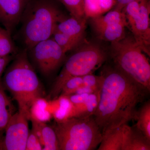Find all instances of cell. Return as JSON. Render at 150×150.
Here are the masks:
<instances>
[{
  "mask_svg": "<svg viewBox=\"0 0 150 150\" xmlns=\"http://www.w3.org/2000/svg\"><path fill=\"white\" fill-rule=\"evenodd\" d=\"M29 117L21 109L14 113L6 127L5 135L0 139V150H25Z\"/></svg>",
  "mask_w": 150,
  "mask_h": 150,
  "instance_id": "9",
  "label": "cell"
},
{
  "mask_svg": "<svg viewBox=\"0 0 150 150\" xmlns=\"http://www.w3.org/2000/svg\"><path fill=\"white\" fill-rule=\"evenodd\" d=\"M79 48L65 61L64 65L52 86L50 96L58 97L62 87L70 78L83 76L93 73L107 60L108 55L104 48L97 43L88 42Z\"/></svg>",
  "mask_w": 150,
  "mask_h": 150,
  "instance_id": "6",
  "label": "cell"
},
{
  "mask_svg": "<svg viewBox=\"0 0 150 150\" xmlns=\"http://www.w3.org/2000/svg\"><path fill=\"white\" fill-rule=\"evenodd\" d=\"M51 38L65 53L74 50L81 44L68 35L56 30H54Z\"/></svg>",
  "mask_w": 150,
  "mask_h": 150,
  "instance_id": "24",
  "label": "cell"
},
{
  "mask_svg": "<svg viewBox=\"0 0 150 150\" xmlns=\"http://www.w3.org/2000/svg\"><path fill=\"white\" fill-rule=\"evenodd\" d=\"M41 137L43 150H59V142L56 132L53 128L43 123L41 127Z\"/></svg>",
  "mask_w": 150,
  "mask_h": 150,
  "instance_id": "22",
  "label": "cell"
},
{
  "mask_svg": "<svg viewBox=\"0 0 150 150\" xmlns=\"http://www.w3.org/2000/svg\"><path fill=\"white\" fill-rule=\"evenodd\" d=\"M5 91L0 80V139L4 134L10 119L15 112V108Z\"/></svg>",
  "mask_w": 150,
  "mask_h": 150,
  "instance_id": "15",
  "label": "cell"
},
{
  "mask_svg": "<svg viewBox=\"0 0 150 150\" xmlns=\"http://www.w3.org/2000/svg\"><path fill=\"white\" fill-rule=\"evenodd\" d=\"M52 117L56 123H61L71 117L73 105L68 96H59L49 101Z\"/></svg>",
  "mask_w": 150,
  "mask_h": 150,
  "instance_id": "13",
  "label": "cell"
},
{
  "mask_svg": "<svg viewBox=\"0 0 150 150\" xmlns=\"http://www.w3.org/2000/svg\"><path fill=\"white\" fill-rule=\"evenodd\" d=\"M137 122L135 126L150 141V102L144 103L138 110Z\"/></svg>",
  "mask_w": 150,
  "mask_h": 150,
  "instance_id": "21",
  "label": "cell"
},
{
  "mask_svg": "<svg viewBox=\"0 0 150 150\" xmlns=\"http://www.w3.org/2000/svg\"><path fill=\"white\" fill-rule=\"evenodd\" d=\"M28 0H0V22L11 34L21 21Z\"/></svg>",
  "mask_w": 150,
  "mask_h": 150,
  "instance_id": "10",
  "label": "cell"
},
{
  "mask_svg": "<svg viewBox=\"0 0 150 150\" xmlns=\"http://www.w3.org/2000/svg\"><path fill=\"white\" fill-rule=\"evenodd\" d=\"M43 149V146L37 136L32 131L29 132L25 150H41Z\"/></svg>",
  "mask_w": 150,
  "mask_h": 150,
  "instance_id": "28",
  "label": "cell"
},
{
  "mask_svg": "<svg viewBox=\"0 0 150 150\" xmlns=\"http://www.w3.org/2000/svg\"><path fill=\"white\" fill-rule=\"evenodd\" d=\"M127 23H118L98 30L94 31L99 39L110 43L121 40L126 35L125 28Z\"/></svg>",
  "mask_w": 150,
  "mask_h": 150,
  "instance_id": "20",
  "label": "cell"
},
{
  "mask_svg": "<svg viewBox=\"0 0 150 150\" xmlns=\"http://www.w3.org/2000/svg\"><path fill=\"white\" fill-rule=\"evenodd\" d=\"M15 51L11 34L5 28L0 27V57L9 56Z\"/></svg>",
  "mask_w": 150,
  "mask_h": 150,
  "instance_id": "23",
  "label": "cell"
},
{
  "mask_svg": "<svg viewBox=\"0 0 150 150\" xmlns=\"http://www.w3.org/2000/svg\"><path fill=\"white\" fill-rule=\"evenodd\" d=\"M86 20V18L78 19L71 16L70 18L64 16L57 23L55 30L81 44L85 36Z\"/></svg>",
  "mask_w": 150,
  "mask_h": 150,
  "instance_id": "11",
  "label": "cell"
},
{
  "mask_svg": "<svg viewBox=\"0 0 150 150\" xmlns=\"http://www.w3.org/2000/svg\"><path fill=\"white\" fill-rule=\"evenodd\" d=\"M135 0H116V4L113 9L122 11L127 4Z\"/></svg>",
  "mask_w": 150,
  "mask_h": 150,
  "instance_id": "31",
  "label": "cell"
},
{
  "mask_svg": "<svg viewBox=\"0 0 150 150\" xmlns=\"http://www.w3.org/2000/svg\"><path fill=\"white\" fill-rule=\"evenodd\" d=\"M12 59L11 55L4 57H0V80L1 79L2 75L6 67L12 60Z\"/></svg>",
  "mask_w": 150,
  "mask_h": 150,
  "instance_id": "30",
  "label": "cell"
},
{
  "mask_svg": "<svg viewBox=\"0 0 150 150\" xmlns=\"http://www.w3.org/2000/svg\"><path fill=\"white\" fill-rule=\"evenodd\" d=\"M27 52L33 64L45 76L55 72L66 60V53L51 38L37 43Z\"/></svg>",
  "mask_w": 150,
  "mask_h": 150,
  "instance_id": "8",
  "label": "cell"
},
{
  "mask_svg": "<svg viewBox=\"0 0 150 150\" xmlns=\"http://www.w3.org/2000/svg\"><path fill=\"white\" fill-rule=\"evenodd\" d=\"M122 11L134 39L150 56V0H135L127 4Z\"/></svg>",
  "mask_w": 150,
  "mask_h": 150,
  "instance_id": "7",
  "label": "cell"
},
{
  "mask_svg": "<svg viewBox=\"0 0 150 150\" xmlns=\"http://www.w3.org/2000/svg\"><path fill=\"white\" fill-rule=\"evenodd\" d=\"M29 113V117L43 123L49 122L53 118L49 101L43 97L38 98L34 100L30 108Z\"/></svg>",
  "mask_w": 150,
  "mask_h": 150,
  "instance_id": "18",
  "label": "cell"
},
{
  "mask_svg": "<svg viewBox=\"0 0 150 150\" xmlns=\"http://www.w3.org/2000/svg\"><path fill=\"white\" fill-rule=\"evenodd\" d=\"M95 93L91 89L85 86H82L77 90L74 94H90Z\"/></svg>",
  "mask_w": 150,
  "mask_h": 150,
  "instance_id": "32",
  "label": "cell"
},
{
  "mask_svg": "<svg viewBox=\"0 0 150 150\" xmlns=\"http://www.w3.org/2000/svg\"><path fill=\"white\" fill-rule=\"evenodd\" d=\"M62 3L71 16L78 19L86 18L83 9V0H59Z\"/></svg>",
  "mask_w": 150,
  "mask_h": 150,
  "instance_id": "25",
  "label": "cell"
},
{
  "mask_svg": "<svg viewBox=\"0 0 150 150\" xmlns=\"http://www.w3.org/2000/svg\"><path fill=\"white\" fill-rule=\"evenodd\" d=\"M133 35L111 43L110 55L115 68L150 91V65Z\"/></svg>",
  "mask_w": 150,
  "mask_h": 150,
  "instance_id": "4",
  "label": "cell"
},
{
  "mask_svg": "<svg viewBox=\"0 0 150 150\" xmlns=\"http://www.w3.org/2000/svg\"><path fill=\"white\" fill-rule=\"evenodd\" d=\"M64 16L52 0H28L21 20L25 49L51 38Z\"/></svg>",
  "mask_w": 150,
  "mask_h": 150,
  "instance_id": "3",
  "label": "cell"
},
{
  "mask_svg": "<svg viewBox=\"0 0 150 150\" xmlns=\"http://www.w3.org/2000/svg\"><path fill=\"white\" fill-rule=\"evenodd\" d=\"M102 75L96 76L93 73L83 76V86L91 89L95 93L100 92L103 83Z\"/></svg>",
  "mask_w": 150,
  "mask_h": 150,
  "instance_id": "27",
  "label": "cell"
},
{
  "mask_svg": "<svg viewBox=\"0 0 150 150\" xmlns=\"http://www.w3.org/2000/svg\"><path fill=\"white\" fill-rule=\"evenodd\" d=\"M90 94H73L71 95L68 96L70 101L72 103L74 106L81 104L85 102Z\"/></svg>",
  "mask_w": 150,
  "mask_h": 150,
  "instance_id": "29",
  "label": "cell"
},
{
  "mask_svg": "<svg viewBox=\"0 0 150 150\" xmlns=\"http://www.w3.org/2000/svg\"><path fill=\"white\" fill-rule=\"evenodd\" d=\"M82 85L83 76L73 77L70 78L62 87L59 96H68L74 94L77 90Z\"/></svg>",
  "mask_w": 150,
  "mask_h": 150,
  "instance_id": "26",
  "label": "cell"
},
{
  "mask_svg": "<svg viewBox=\"0 0 150 150\" xmlns=\"http://www.w3.org/2000/svg\"><path fill=\"white\" fill-rule=\"evenodd\" d=\"M100 75L103 83L93 117L103 133L137 119V105L150 92L113 66L104 67Z\"/></svg>",
  "mask_w": 150,
  "mask_h": 150,
  "instance_id": "1",
  "label": "cell"
},
{
  "mask_svg": "<svg viewBox=\"0 0 150 150\" xmlns=\"http://www.w3.org/2000/svg\"><path fill=\"white\" fill-rule=\"evenodd\" d=\"M90 21L94 31L112 25L127 23L126 17L123 12L115 9L108 12L106 14L90 18Z\"/></svg>",
  "mask_w": 150,
  "mask_h": 150,
  "instance_id": "16",
  "label": "cell"
},
{
  "mask_svg": "<svg viewBox=\"0 0 150 150\" xmlns=\"http://www.w3.org/2000/svg\"><path fill=\"white\" fill-rule=\"evenodd\" d=\"M54 131L59 150H93L101 142L102 133L93 116L71 117L56 123Z\"/></svg>",
  "mask_w": 150,
  "mask_h": 150,
  "instance_id": "5",
  "label": "cell"
},
{
  "mask_svg": "<svg viewBox=\"0 0 150 150\" xmlns=\"http://www.w3.org/2000/svg\"><path fill=\"white\" fill-rule=\"evenodd\" d=\"M100 93L90 94L85 102L76 106L73 105L71 117L85 118L93 116L98 105Z\"/></svg>",
  "mask_w": 150,
  "mask_h": 150,
  "instance_id": "19",
  "label": "cell"
},
{
  "mask_svg": "<svg viewBox=\"0 0 150 150\" xmlns=\"http://www.w3.org/2000/svg\"><path fill=\"white\" fill-rule=\"evenodd\" d=\"M150 141L136 126L123 125L121 150H150Z\"/></svg>",
  "mask_w": 150,
  "mask_h": 150,
  "instance_id": "12",
  "label": "cell"
},
{
  "mask_svg": "<svg viewBox=\"0 0 150 150\" xmlns=\"http://www.w3.org/2000/svg\"><path fill=\"white\" fill-rule=\"evenodd\" d=\"M116 0H83L85 17L91 18L106 13L114 8Z\"/></svg>",
  "mask_w": 150,
  "mask_h": 150,
  "instance_id": "14",
  "label": "cell"
},
{
  "mask_svg": "<svg viewBox=\"0 0 150 150\" xmlns=\"http://www.w3.org/2000/svg\"><path fill=\"white\" fill-rule=\"evenodd\" d=\"M4 88L17 103L18 109L30 115V108L36 98L43 97V88L26 49L19 53L1 79Z\"/></svg>",
  "mask_w": 150,
  "mask_h": 150,
  "instance_id": "2",
  "label": "cell"
},
{
  "mask_svg": "<svg viewBox=\"0 0 150 150\" xmlns=\"http://www.w3.org/2000/svg\"><path fill=\"white\" fill-rule=\"evenodd\" d=\"M123 126L108 129L102 133L98 150H121Z\"/></svg>",
  "mask_w": 150,
  "mask_h": 150,
  "instance_id": "17",
  "label": "cell"
}]
</instances>
